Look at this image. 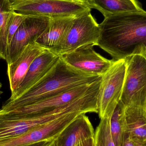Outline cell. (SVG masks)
I'll return each instance as SVG.
<instances>
[{
    "mask_svg": "<svg viewBox=\"0 0 146 146\" xmlns=\"http://www.w3.org/2000/svg\"><path fill=\"white\" fill-rule=\"evenodd\" d=\"M9 0H0V59L6 60L8 48V28L14 12Z\"/></svg>",
    "mask_w": 146,
    "mask_h": 146,
    "instance_id": "ac0fdd59",
    "label": "cell"
},
{
    "mask_svg": "<svg viewBox=\"0 0 146 146\" xmlns=\"http://www.w3.org/2000/svg\"><path fill=\"white\" fill-rule=\"evenodd\" d=\"M124 109L125 106L120 100L111 117V132L115 146L121 145L123 137V121Z\"/></svg>",
    "mask_w": 146,
    "mask_h": 146,
    "instance_id": "d6986e66",
    "label": "cell"
},
{
    "mask_svg": "<svg viewBox=\"0 0 146 146\" xmlns=\"http://www.w3.org/2000/svg\"><path fill=\"white\" fill-rule=\"evenodd\" d=\"M73 111L72 105L69 104L48 112L34 115L0 114V140L25 133Z\"/></svg>",
    "mask_w": 146,
    "mask_h": 146,
    "instance_id": "8992f818",
    "label": "cell"
},
{
    "mask_svg": "<svg viewBox=\"0 0 146 146\" xmlns=\"http://www.w3.org/2000/svg\"><path fill=\"white\" fill-rule=\"evenodd\" d=\"M94 130L87 116L80 114L56 139L57 146H73L79 141L94 137Z\"/></svg>",
    "mask_w": 146,
    "mask_h": 146,
    "instance_id": "2e32d148",
    "label": "cell"
},
{
    "mask_svg": "<svg viewBox=\"0 0 146 146\" xmlns=\"http://www.w3.org/2000/svg\"><path fill=\"white\" fill-rule=\"evenodd\" d=\"M96 82L90 85L80 86L70 91L47 98L31 104L0 114H8L19 116H31L48 112L66 105L82 97L88 92Z\"/></svg>",
    "mask_w": 146,
    "mask_h": 146,
    "instance_id": "8fae6325",
    "label": "cell"
},
{
    "mask_svg": "<svg viewBox=\"0 0 146 146\" xmlns=\"http://www.w3.org/2000/svg\"><path fill=\"white\" fill-rule=\"evenodd\" d=\"M3 92H2V91H1V90H0V98H1V96L2 94H3Z\"/></svg>",
    "mask_w": 146,
    "mask_h": 146,
    "instance_id": "83f0119b",
    "label": "cell"
},
{
    "mask_svg": "<svg viewBox=\"0 0 146 146\" xmlns=\"http://www.w3.org/2000/svg\"><path fill=\"white\" fill-rule=\"evenodd\" d=\"M90 8L98 10L104 18L125 12L142 10L138 0H86Z\"/></svg>",
    "mask_w": 146,
    "mask_h": 146,
    "instance_id": "e0dca14e",
    "label": "cell"
},
{
    "mask_svg": "<svg viewBox=\"0 0 146 146\" xmlns=\"http://www.w3.org/2000/svg\"><path fill=\"white\" fill-rule=\"evenodd\" d=\"M15 12L49 18L75 16L92 9L86 0H9Z\"/></svg>",
    "mask_w": 146,
    "mask_h": 146,
    "instance_id": "3957f363",
    "label": "cell"
},
{
    "mask_svg": "<svg viewBox=\"0 0 146 146\" xmlns=\"http://www.w3.org/2000/svg\"><path fill=\"white\" fill-rule=\"evenodd\" d=\"M111 116L100 119V121L94 131V139L96 146H115L110 128Z\"/></svg>",
    "mask_w": 146,
    "mask_h": 146,
    "instance_id": "ffe728a7",
    "label": "cell"
},
{
    "mask_svg": "<svg viewBox=\"0 0 146 146\" xmlns=\"http://www.w3.org/2000/svg\"><path fill=\"white\" fill-rule=\"evenodd\" d=\"M88 9L75 16L59 54V56L89 44L97 46L100 28Z\"/></svg>",
    "mask_w": 146,
    "mask_h": 146,
    "instance_id": "52a82bcc",
    "label": "cell"
},
{
    "mask_svg": "<svg viewBox=\"0 0 146 146\" xmlns=\"http://www.w3.org/2000/svg\"><path fill=\"white\" fill-rule=\"evenodd\" d=\"M45 50L36 42L29 44L15 60L8 64L7 74L11 94L19 86L33 60Z\"/></svg>",
    "mask_w": 146,
    "mask_h": 146,
    "instance_id": "5bb4252c",
    "label": "cell"
},
{
    "mask_svg": "<svg viewBox=\"0 0 146 146\" xmlns=\"http://www.w3.org/2000/svg\"><path fill=\"white\" fill-rule=\"evenodd\" d=\"M141 55H142V56H144V57L146 59V52H145L144 54H142Z\"/></svg>",
    "mask_w": 146,
    "mask_h": 146,
    "instance_id": "4316f807",
    "label": "cell"
},
{
    "mask_svg": "<svg viewBox=\"0 0 146 146\" xmlns=\"http://www.w3.org/2000/svg\"><path fill=\"white\" fill-rule=\"evenodd\" d=\"M2 87V85L1 83L0 82V90L1 88Z\"/></svg>",
    "mask_w": 146,
    "mask_h": 146,
    "instance_id": "f1b7e54d",
    "label": "cell"
},
{
    "mask_svg": "<svg viewBox=\"0 0 146 146\" xmlns=\"http://www.w3.org/2000/svg\"><path fill=\"white\" fill-rule=\"evenodd\" d=\"M27 16V15L15 12H14L12 15L9 20L8 28V46L15 32Z\"/></svg>",
    "mask_w": 146,
    "mask_h": 146,
    "instance_id": "44dd1931",
    "label": "cell"
},
{
    "mask_svg": "<svg viewBox=\"0 0 146 146\" xmlns=\"http://www.w3.org/2000/svg\"><path fill=\"white\" fill-rule=\"evenodd\" d=\"M123 130V134L128 135L134 143L146 145V110L125 106Z\"/></svg>",
    "mask_w": 146,
    "mask_h": 146,
    "instance_id": "9a60e30c",
    "label": "cell"
},
{
    "mask_svg": "<svg viewBox=\"0 0 146 146\" xmlns=\"http://www.w3.org/2000/svg\"><path fill=\"white\" fill-rule=\"evenodd\" d=\"M94 46L93 44L82 46L60 56L66 63L75 69L102 76L115 61L108 60L97 53L94 48Z\"/></svg>",
    "mask_w": 146,
    "mask_h": 146,
    "instance_id": "30bf717a",
    "label": "cell"
},
{
    "mask_svg": "<svg viewBox=\"0 0 146 146\" xmlns=\"http://www.w3.org/2000/svg\"><path fill=\"white\" fill-rule=\"evenodd\" d=\"M54 141H43L40 142L23 146H49Z\"/></svg>",
    "mask_w": 146,
    "mask_h": 146,
    "instance_id": "cb8c5ba5",
    "label": "cell"
},
{
    "mask_svg": "<svg viewBox=\"0 0 146 146\" xmlns=\"http://www.w3.org/2000/svg\"><path fill=\"white\" fill-rule=\"evenodd\" d=\"M121 146H135V144L131 138L126 134H123Z\"/></svg>",
    "mask_w": 146,
    "mask_h": 146,
    "instance_id": "603a6c76",
    "label": "cell"
},
{
    "mask_svg": "<svg viewBox=\"0 0 146 146\" xmlns=\"http://www.w3.org/2000/svg\"><path fill=\"white\" fill-rule=\"evenodd\" d=\"M73 146H96V145L94 137H92L84 140L79 141Z\"/></svg>",
    "mask_w": 146,
    "mask_h": 146,
    "instance_id": "7402d4cb",
    "label": "cell"
},
{
    "mask_svg": "<svg viewBox=\"0 0 146 146\" xmlns=\"http://www.w3.org/2000/svg\"><path fill=\"white\" fill-rule=\"evenodd\" d=\"M135 146H146V145L140 144V143H135Z\"/></svg>",
    "mask_w": 146,
    "mask_h": 146,
    "instance_id": "484cf974",
    "label": "cell"
},
{
    "mask_svg": "<svg viewBox=\"0 0 146 146\" xmlns=\"http://www.w3.org/2000/svg\"><path fill=\"white\" fill-rule=\"evenodd\" d=\"M97 43L113 60H125L146 51V11L125 12L104 18Z\"/></svg>",
    "mask_w": 146,
    "mask_h": 146,
    "instance_id": "6da1fadb",
    "label": "cell"
},
{
    "mask_svg": "<svg viewBox=\"0 0 146 146\" xmlns=\"http://www.w3.org/2000/svg\"><path fill=\"white\" fill-rule=\"evenodd\" d=\"M49 146H57V143H56V140H54L50 145Z\"/></svg>",
    "mask_w": 146,
    "mask_h": 146,
    "instance_id": "d4e9b609",
    "label": "cell"
},
{
    "mask_svg": "<svg viewBox=\"0 0 146 146\" xmlns=\"http://www.w3.org/2000/svg\"><path fill=\"white\" fill-rule=\"evenodd\" d=\"M50 18L27 15L17 29L8 46L6 62L15 60L27 45L35 42L50 22Z\"/></svg>",
    "mask_w": 146,
    "mask_h": 146,
    "instance_id": "9c48e42d",
    "label": "cell"
},
{
    "mask_svg": "<svg viewBox=\"0 0 146 146\" xmlns=\"http://www.w3.org/2000/svg\"><path fill=\"white\" fill-rule=\"evenodd\" d=\"M126 70L125 60H117L101 76L97 96L98 114L100 119L111 116L121 100Z\"/></svg>",
    "mask_w": 146,
    "mask_h": 146,
    "instance_id": "277c9868",
    "label": "cell"
},
{
    "mask_svg": "<svg viewBox=\"0 0 146 146\" xmlns=\"http://www.w3.org/2000/svg\"><path fill=\"white\" fill-rule=\"evenodd\" d=\"M60 56L45 50L33 62L20 85L8 100H13L21 96L38 82L51 69Z\"/></svg>",
    "mask_w": 146,
    "mask_h": 146,
    "instance_id": "4fadbf2b",
    "label": "cell"
},
{
    "mask_svg": "<svg viewBox=\"0 0 146 146\" xmlns=\"http://www.w3.org/2000/svg\"><path fill=\"white\" fill-rule=\"evenodd\" d=\"M101 77L72 67L60 56L53 67L38 82L15 99L7 100L0 109V113L31 104L80 86L90 85Z\"/></svg>",
    "mask_w": 146,
    "mask_h": 146,
    "instance_id": "7a4b0ae2",
    "label": "cell"
},
{
    "mask_svg": "<svg viewBox=\"0 0 146 146\" xmlns=\"http://www.w3.org/2000/svg\"><path fill=\"white\" fill-rule=\"evenodd\" d=\"M125 60L126 74L121 102L125 106L146 110V59L136 55Z\"/></svg>",
    "mask_w": 146,
    "mask_h": 146,
    "instance_id": "5b68a950",
    "label": "cell"
},
{
    "mask_svg": "<svg viewBox=\"0 0 146 146\" xmlns=\"http://www.w3.org/2000/svg\"><path fill=\"white\" fill-rule=\"evenodd\" d=\"M76 15L50 18L48 27L35 42L44 50L59 56L73 20Z\"/></svg>",
    "mask_w": 146,
    "mask_h": 146,
    "instance_id": "7c38bea8",
    "label": "cell"
},
{
    "mask_svg": "<svg viewBox=\"0 0 146 146\" xmlns=\"http://www.w3.org/2000/svg\"><path fill=\"white\" fill-rule=\"evenodd\" d=\"M82 111H74L42 124L25 133L0 140V146H23L43 141L56 140Z\"/></svg>",
    "mask_w": 146,
    "mask_h": 146,
    "instance_id": "ba28073f",
    "label": "cell"
}]
</instances>
